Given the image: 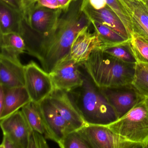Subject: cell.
Returning <instances> with one entry per match:
<instances>
[{"label":"cell","mask_w":148,"mask_h":148,"mask_svg":"<svg viewBox=\"0 0 148 148\" xmlns=\"http://www.w3.org/2000/svg\"><path fill=\"white\" fill-rule=\"evenodd\" d=\"M86 0H73L62 12L54 28L47 34H40L33 30L25 20L21 35L26 45L27 53L39 61L48 73L70 56L72 45L78 34L92 25L84 10Z\"/></svg>","instance_id":"1"},{"label":"cell","mask_w":148,"mask_h":148,"mask_svg":"<svg viewBox=\"0 0 148 148\" xmlns=\"http://www.w3.org/2000/svg\"><path fill=\"white\" fill-rule=\"evenodd\" d=\"M38 105L49 139L60 147L67 134L78 130L86 123L67 92L54 90Z\"/></svg>","instance_id":"2"},{"label":"cell","mask_w":148,"mask_h":148,"mask_svg":"<svg viewBox=\"0 0 148 148\" xmlns=\"http://www.w3.org/2000/svg\"><path fill=\"white\" fill-rule=\"evenodd\" d=\"M136 64L117 59L100 48L92 51L82 65L97 86L106 88L131 85Z\"/></svg>","instance_id":"3"},{"label":"cell","mask_w":148,"mask_h":148,"mask_svg":"<svg viewBox=\"0 0 148 148\" xmlns=\"http://www.w3.org/2000/svg\"><path fill=\"white\" fill-rule=\"evenodd\" d=\"M84 71L82 85L68 93L85 123L106 125L118 119L100 88Z\"/></svg>","instance_id":"4"},{"label":"cell","mask_w":148,"mask_h":148,"mask_svg":"<svg viewBox=\"0 0 148 148\" xmlns=\"http://www.w3.org/2000/svg\"><path fill=\"white\" fill-rule=\"evenodd\" d=\"M103 125L127 141L146 148L148 145V106L145 99L123 116Z\"/></svg>","instance_id":"5"},{"label":"cell","mask_w":148,"mask_h":148,"mask_svg":"<svg viewBox=\"0 0 148 148\" xmlns=\"http://www.w3.org/2000/svg\"><path fill=\"white\" fill-rule=\"evenodd\" d=\"M90 148H143L127 141L103 125L86 123L78 130Z\"/></svg>","instance_id":"6"},{"label":"cell","mask_w":148,"mask_h":148,"mask_svg":"<svg viewBox=\"0 0 148 148\" xmlns=\"http://www.w3.org/2000/svg\"><path fill=\"white\" fill-rule=\"evenodd\" d=\"M25 86L31 100L39 103L54 90L50 74L32 60L25 66Z\"/></svg>","instance_id":"7"},{"label":"cell","mask_w":148,"mask_h":148,"mask_svg":"<svg viewBox=\"0 0 148 148\" xmlns=\"http://www.w3.org/2000/svg\"><path fill=\"white\" fill-rule=\"evenodd\" d=\"M81 65L70 56L58 64L49 73L54 90L69 92L82 85L84 72L79 68Z\"/></svg>","instance_id":"8"},{"label":"cell","mask_w":148,"mask_h":148,"mask_svg":"<svg viewBox=\"0 0 148 148\" xmlns=\"http://www.w3.org/2000/svg\"><path fill=\"white\" fill-rule=\"evenodd\" d=\"M62 9H51L34 3L25 9L24 20L33 30L46 34L56 25Z\"/></svg>","instance_id":"9"},{"label":"cell","mask_w":148,"mask_h":148,"mask_svg":"<svg viewBox=\"0 0 148 148\" xmlns=\"http://www.w3.org/2000/svg\"><path fill=\"white\" fill-rule=\"evenodd\" d=\"M115 110L118 119L144 99L131 85L116 88H100Z\"/></svg>","instance_id":"10"},{"label":"cell","mask_w":148,"mask_h":148,"mask_svg":"<svg viewBox=\"0 0 148 148\" xmlns=\"http://www.w3.org/2000/svg\"><path fill=\"white\" fill-rule=\"evenodd\" d=\"M0 120L3 134L7 136L17 148H27L33 130L21 110Z\"/></svg>","instance_id":"11"},{"label":"cell","mask_w":148,"mask_h":148,"mask_svg":"<svg viewBox=\"0 0 148 148\" xmlns=\"http://www.w3.org/2000/svg\"><path fill=\"white\" fill-rule=\"evenodd\" d=\"M90 27H86L79 32L71 47L70 57L80 65L88 60L92 51L103 45L97 32H90Z\"/></svg>","instance_id":"12"},{"label":"cell","mask_w":148,"mask_h":148,"mask_svg":"<svg viewBox=\"0 0 148 148\" xmlns=\"http://www.w3.org/2000/svg\"><path fill=\"white\" fill-rule=\"evenodd\" d=\"M0 84L7 88L25 86V66L19 57L0 55Z\"/></svg>","instance_id":"13"},{"label":"cell","mask_w":148,"mask_h":148,"mask_svg":"<svg viewBox=\"0 0 148 148\" xmlns=\"http://www.w3.org/2000/svg\"><path fill=\"white\" fill-rule=\"evenodd\" d=\"M132 24L133 34L148 43V8L143 0H118ZM132 34V35H133Z\"/></svg>","instance_id":"14"},{"label":"cell","mask_w":148,"mask_h":148,"mask_svg":"<svg viewBox=\"0 0 148 148\" xmlns=\"http://www.w3.org/2000/svg\"><path fill=\"white\" fill-rule=\"evenodd\" d=\"M84 10L90 19L110 27L124 38L130 39L123 23L116 14L108 5L102 9L96 10L91 7L86 0Z\"/></svg>","instance_id":"15"},{"label":"cell","mask_w":148,"mask_h":148,"mask_svg":"<svg viewBox=\"0 0 148 148\" xmlns=\"http://www.w3.org/2000/svg\"><path fill=\"white\" fill-rule=\"evenodd\" d=\"M5 90V102L2 111L0 112V120L6 118L19 110L31 102V98L25 86L7 88Z\"/></svg>","instance_id":"16"},{"label":"cell","mask_w":148,"mask_h":148,"mask_svg":"<svg viewBox=\"0 0 148 148\" xmlns=\"http://www.w3.org/2000/svg\"><path fill=\"white\" fill-rule=\"evenodd\" d=\"M24 14L0 1L1 34L15 33L21 34Z\"/></svg>","instance_id":"17"},{"label":"cell","mask_w":148,"mask_h":148,"mask_svg":"<svg viewBox=\"0 0 148 148\" xmlns=\"http://www.w3.org/2000/svg\"><path fill=\"white\" fill-rule=\"evenodd\" d=\"M1 54L19 57L27 53L26 45L23 37L15 33L1 34Z\"/></svg>","instance_id":"18"},{"label":"cell","mask_w":148,"mask_h":148,"mask_svg":"<svg viewBox=\"0 0 148 148\" xmlns=\"http://www.w3.org/2000/svg\"><path fill=\"white\" fill-rule=\"evenodd\" d=\"M21 111L33 130L43 134L49 139V135L38 103L31 101L23 106Z\"/></svg>","instance_id":"19"},{"label":"cell","mask_w":148,"mask_h":148,"mask_svg":"<svg viewBox=\"0 0 148 148\" xmlns=\"http://www.w3.org/2000/svg\"><path fill=\"white\" fill-rule=\"evenodd\" d=\"M129 40L120 44L103 45L101 49L104 52L123 62L136 64V60L131 49Z\"/></svg>","instance_id":"20"},{"label":"cell","mask_w":148,"mask_h":148,"mask_svg":"<svg viewBox=\"0 0 148 148\" xmlns=\"http://www.w3.org/2000/svg\"><path fill=\"white\" fill-rule=\"evenodd\" d=\"M131 85L143 98H148V64L136 63Z\"/></svg>","instance_id":"21"},{"label":"cell","mask_w":148,"mask_h":148,"mask_svg":"<svg viewBox=\"0 0 148 148\" xmlns=\"http://www.w3.org/2000/svg\"><path fill=\"white\" fill-rule=\"evenodd\" d=\"M90 20L94 31L99 36L103 45L120 44L129 40L110 27L95 21Z\"/></svg>","instance_id":"22"},{"label":"cell","mask_w":148,"mask_h":148,"mask_svg":"<svg viewBox=\"0 0 148 148\" xmlns=\"http://www.w3.org/2000/svg\"><path fill=\"white\" fill-rule=\"evenodd\" d=\"M129 43L136 63L148 64V43L133 34L129 40Z\"/></svg>","instance_id":"23"},{"label":"cell","mask_w":148,"mask_h":148,"mask_svg":"<svg viewBox=\"0 0 148 148\" xmlns=\"http://www.w3.org/2000/svg\"><path fill=\"white\" fill-rule=\"evenodd\" d=\"M107 5L119 16L127 30L130 38L133 34L132 24L130 18L123 5L118 0H106Z\"/></svg>","instance_id":"24"},{"label":"cell","mask_w":148,"mask_h":148,"mask_svg":"<svg viewBox=\"0 0 148 148\" xmlns=\"http://www.w3.org/2000/svg\"><path fill=\"white\" fill-rule=\"evenodd\" d=\"M60 148H90L88 143L77 130L67 134L63 140Z\"/></svg>","instance_id":"25"},{"label":"cell","mask_w":148,"mask_h":148,"mask_svg":"<svg viewBox=\"0 0 148 148\" xmlns=\"http://www.w3.org/2000/svg\"><path fill=\"white\" fill-rule=\"evenodd\" d=\"M43 134L33 130L29 138L27 148H46L49 146Z\"/></svg>","instance_id":"26"},{"label":"cell","mask_w":148,"mask_h":148,"mask_svg":"<svg viewBox=\"0 0 148 148\" xmlns=\"http://www.w3.org/2000/svg\"><path fill=\"white\" fill-rule=\"evenodd\" d=\"M34 3L40 6L51 9H62L57 0H38Z\"/></svg>","instance_id":"27"},{"label":"cell","mask_w":148,"mask_h":148,"mask_svg":"<svg viewBox=\"0 0 148 148\" xmlns=\"http://www.w3.org/2000/svg\"><path fill=\"white\" fill-rule=\"evenodd\" d=\"M13 9L24 15V9L21 0H1Z\"/></svg>","instance_id":"28"},{"label":"cell","mask_w":148,"mask_h":148,"mask_svg":"<svg viewBox=\"0 0 148 148\" xmlns=\"http://www.w3.org/2000/svg\"><path fill=\"white\" fill-rule=\"evenodd\" d=\"M91 7L96 10L104 8L107 5L106 0H86Z\"/></svg>","instance_id":"29"},{"label":"cell","mask_w":148,"mask_h":148,"mask_svg":"<svg viewBox=\"0 0 148 148\" xmlns=\"http://www.w3.org/2000/svg\"><path fill=\"white\" fill-rule=\"evenodd\" d=\"M0 148H18L16 145L6 135L3 134V140Z\"/></svg>","instance_id":"30"},{"label":"cell","mask_w":148,"mask_h":148,"mask_svg":"<svg viewBox=\"0 0 148 148\" xmlns=\"http://www.w3.org/2000/svg\"><path fill=\"white\" fill-rule=\"evenodd\" d=\"M5 102V90L4 86L0 84V112L2 111Z\"/></svg>","instance_id":"31"},{"label":"cell","mask_w":148,"mask_h":148,"mask_svg":"<svg viewBox=\"0 0 148 148\" xmlns=\"http://www.w3.org/2000/svg\"><path fill=\"white\" fill-rule=\"evenodd\" d=\"M62 9L67 8L73 0H57Z\"/></svg>","instance_id":"32"},{"label":"cell","mask_w":148,"mask_h":148,"mask_svg":"<svg viewBox=\"0 0 148 148\" xmlns=\"http://www.w3.org/2000/svg\"><path fill=\"white\" fill-rule=\"evenodd\" d=\"M21 1L23 4L24 11H25V9L32 4H34L38 0H21Z\"/></svg>","instance_id":"33"},{"label":"cell","mask_w":148,"mask_h":148,"mask_svg":"<svg viewBox=\"0 0 148 148\" xmlns=\"http://www.w3.org/2000/svg\"><path fill=\"white\" fill-rule=\"evenodd\" d=\"M143 1L144 3L145 4V5L148 8V0H143Z\"/></svg>","instance_id":"34"},{"label":"cell","mask_w":148,"mask_h":148,"mask_svg":"<svg viewBox=\"0 0 148 148\" xmlns=\"http://www.w3.org/2000/svg\"><path fill=\"white\" fill-rule=\"evenodd\" d=\"M145 103H146V104L148 106V98L145 99Z\"/></svg>","instance_id":"35"},{"label":"cell","mask_w":148,"mask_h":148,"mask_svg":"<svg viewBox=\"0 0 148 148\" xmlns=\"http://www.w3.org/2000/svg\"><path fill=\"white\" fill-rule=\"evenodd\" d=\"M146 148H148V145L146 146Z\"/></svg>","instance_id":"36"}]
</instances>
